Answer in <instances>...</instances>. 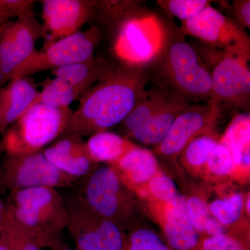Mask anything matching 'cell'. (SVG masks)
I'll use <instances>...</instances> for the list:
<instances>
[{"label": "cell", "mask_w": 250, "mask_h": 250, "mask_svg": "<svg viewBox=\"0 0 250 250\" xmlns=\"http://www.w3.org/2000/svg\"><path fill=\"white\" fill-rule=\"evenodd\" d=\"M134 192L111 166H99L83 177L76 195L90 210L125 229L131 228L137 210Z\"/></svg>", "instance_id": "obj_5"}, {"label": "cell", "mask_w": 250, "mask_h": 250, "mask_svg": "<svg viewBox=\"0 0 250 250\" xmlns=\"http://www.w3.org/2000/svg\"><path fill=\"white\" fill-rule=\"evenodd\" d=\"M146 186V196L149 195L158 203H167L180 195L174 181L160 171L147 182Z\"/></svg>", "instance_id": "obj_30"}, {"label": "cell", "mask_w": 250, "mask_h": 250, "mask_svg": "<svg viewBox=\"0 0 250 250\" xmlns=\"http://www.w3.org/2000/svg\"><path fill=\"white\" fill-rule=\"evenodd\" d=\"M149 81V66L121 63L80 98L64 134L90 136L121 125Z\"/></svg>", "instance_id": "obj_1"}, {"label": "cell", "mask_w": 250, "mask_h": 250, "mask_svg": "<svg viewBox=\"0 0 250 250\" xmlns=\"http://www.w3.org/2000/svg\"><path fill=\"white\" fill-rule=\"evenodd\" d=\"M66 229L82 250H121L125 233L119 225L90 209L77 195L65 200Z\"/></svg>", "instance_id": "obj_9"}, {"label": "cell", "mask_w": 250, "mask_h": 250, "mask_svg": "<svg viewBox=\"0 0 250 250\" xmlns=\"http://www.w3.org/2000/svg\"><path fill=\"white\" fill-rule=\"evenodd\" d=\"M85 143L95 163H108L109 165L116 164L136 147L127 138L108 130L91 135Z\"/></svg>", "instance_id": "obj_22"}, {"label": "cell", "mask_w": 250, "mask_h": 250, "mask_svg": "<svg viewBox=\"0 0 250 250\" xmlns=\"http://www.w3.org/2000/svg\"><path fill=\"white\" fill-rule=\"evenodd\" d=\"M97 25L61 39L41 50H36L16 69L11 80L29 77L39 72L55 70L88 60L101 39Z\"/></svg>", "instance_id": "obj_7"}, {"label": "cell", "mask_w": 250, "mask_h": 250, "mask_svg": "<svg viewBox=\"0 0 250 250\" xmlns=\"http://www.w3.org/2000/svg\"><path fill=\"white\" fill-rule=\"evenodd\" d=\"M0 235L9 243L12 250H42L29 234L6 211Z\"/></svg>", "instance_id": "obj_29"}, {"label": "cell", "mask_w": 250, "mask_h": 250, "mask_svg": "<svg viewBox=\"0 0 250 250\" xmlns=\"http://www.w3.org/2000/svg\"><path fill=\"white\" fill-rule=\"evenodd\" d=\"M164 236L169 246L175 250H195L199 241L200 233L192 225L159 221Z\"/></svg>", "instance_id": "obj_25"}, {"label": "cell", "mask_w": 250, "mask_h": 250, "mask_svg": "<svg viewBox=\"0 0 250 250\" xmlns=\"http://www.w3.org/2000/svg\"><path fill=\"white\" fill-rule=\"evenodd\" d=\"M220 139V137L215 132V129L194 138L179 156L182 162L191 170H200L205 167L207 161Z\"/></svg>", "instance_id": "obj_23"}, {"label": "cell", "mask_w": 250, "mask_h": 250, "mask_svg": "<svg viewBox=\"0 0 250 250\" xmlns=\"http://www.w3.org/2000/svg\"><path fill=\"white\" fill-rule=\"evenodd\" d=\"M180 29L184 35L196 38L223 52H250L246 29L211 5L190 21L182 22Z\"/></svg>", "instance_id": "obj_11"}, {"label": "cell", "mask_w": 250, "mask_h": 250, "mask_svg": "<svg viewBox=\"0 0 250 250\" xmlns=\"http://www.w3.org/2000/svg\"><path fill=\"white\" fill-rule=\"evenodd\" d=\"M208 204L199 196H190L187 199L188 214L192 226L199 233H204L206 220L210 216Z\"/></svg>", "instance_id": "obj_32"}, {"label": "cell", "mask_w": 250, "mask_h": 250, "mask_svg": "<svg viewBox=\"0 0 250 250\" xmlns=\"http://www.w3.org/2000/svg\"><path fill=\"white\" fill-rule=\"evenodd\" d=\"M6 211L39 244L41 249L65 247L62 234L66 229L65 200L50 187L11 192Z\"/></svg>", "instance_id": "obj_3"}, {"label": "cell", "mask_w": 250, "mask_h": 250, "mask_svg": "<svg viewBox=\"0 0 250 250\" xmlns=\"http://www.w3.org/2000/svg\"><path fill=\"white\" fill-rule=\"evenodd\" d=\"M51 250H82L80 249H78V248H76V249H71V248H65V247H63V248H57V249Z\"/></svg>", "instance_id": "obj_41"}, {"label": "cell", "mask_w": 250, "mask_h": 250, "mask_svg": "<svg viewBox=\"0 0 250 250\" xmlns=\"http://www.w3.org/2000/svg\"><path fill=\"white\" fill-rule=\"evenodd\" d=\"M250 194H248V197H246V201H244V208L246 210L247 214L248 213V215H250Z\"/></svg>", "instance_id": "obj_39"}, {"label": "cell", "mask_w": 250, "mask_h": 250, "mask_svg": "<svg viewBox=\"0 0 250 250\" xmlns=\"http://www.w3.org/2000/svg\"><path fill=\"white\" fill-rule=\"evenodd\" d=\"M42 151L6 155L0 164V187L12 192L36 187H70L77 184L80 179L59 170Z\"/></svg>", "instance_id": "obj_8"}, {"label": "cell", "mask_w": 250, "mask_h": 250, "mask_svg": "<svg viewBox=\"0 0 250 250\" xmlns=\"http://www.w3.org/2000/svg\"><path fill=\"white\" fill-rule=\"evenodd\" d=\"M77 90L60 77L47 79L42 83L35 104L41 103L56 108H69L73 102L80 100Z\"/></svg>", "instance_id": "obj_24"}, {"label": "cell", "mask_w": 250, "mask_h": 250, "mask_svg": "<svg viewBox=\"0 0 250 250\" xmlns=\"http://www.w3.org/2000/svg\"><path fill=\"white\" fill-rule=\"evenodd\" d=\"M211 71L209 102L219 110H249L250 101V52H223Z\"/></svg>", "instance_id": "obj_10"}, {"label": "cell", "mask_w": 250, "mask_h": 250, "mask_svg": "<svg viewBox=\"0 0 250 250\" xmlns=\"http://www.w3.org/2000/svg\"><path fill=\"white\" fill-rule=\"evenodd\" d=\"M156 2L166 14L184 22L195 18L211 5L212 1L208 0H159Z\"/></svg>", "instance_id": "obj_27"}, {"label": "cell", "mask_w": 250, "mask_h": 250, "mask_svg": "<svg viewBox=\"0 0 250 250\" xmlns=\"http://www.w3.org/2000/svg\"><path fill=\"white\" fill-rule=\"evenodd\" d=\"M195 250H245L244 246L236 237L228 233L201 238Z\"/></svg>", "instance_id": "obj_33"}, {"label": "cell", "mask_w": 250, "mask_h": 250, "mask_svg": "<svg viewBox=\"0 0 250 250\" xmlns=\"http://www.w3.org/2000/svg\"><path fill=\"white\" fill-rule=\"evenodd\" d=\"M73 110L37 103L2 135L1 148L6 155L21 156L41 152L64 134Z\"/></svg>", "instance_id": "obj_4"}, {"label": "cell", "mask_w": 250, "mask_h": 250, "mask_svg": "<svg viewBox=\"0 0 250 250\" xmlns=\"http://www.w3.org/2000/svg\"><path fill=\"white\" fill-rule=\"evenodd\" d=\"M177 96L179 95L160 85H154L149 89L145 90L129 116L121 124L123 136L127 138Z\"/></svg>", "instance_id": "obj_19"}, {"label": "cell", "mask_w": 250, "mask_h": 250, "mask_svg": "<svg viewBox=\"0 0 250 250\" xmlns=\"http://www.w3.org/2000/svg\"><path fill=\"white\" fill-rule=\"evenodd\" d=\"M39 93L29 77L10 81L0 88V134L35 104Z\"/></svg>", "instance_id": "obj_16"}, {"label": "cell", "mask_w": 250, "mask_h": 250, "mask_svg": "<svg viewBox=\"0 0 250 250\" xmlns=\"http://www.w3.org/2000/svg\"><path fill=\"white\" fill-rule=\"evenodd\" d=\"M34 0H0V21H11L12 18H19L34 8Z\"/></svg>", "instance_id": "obj_34"}, {"label": "cell", "mask_w": 250, "mask_h": 250, "mask_svg": "<svg viewBox=\"0 0 250 250\" xmlns=\"http://www.w3.org/2000/svg\"><path fill=\"white\" fill-rule=\"evenodd\" d=\"M121 250H172L164 244L160 237L146 228L134 229L125 234Z\"/></svg>", "instance_id": "obj_28"}, {"label": "cell", "mask_w": 250, "mask_h": 250, "mask_svg": "<svg viewBox=\"0 0 250 250\" xmlns=\"http://www.w3.org/2000/svg\"><path fill=\"white\" fill-rule=\"evenodd\" d=\"M192 104L194 103L179 95L142 126L133 131L127 139L138 141L146 146L154 147L159 146L165 139L179 115L190 107Z\"/></svg>", "instance_id": "obj_18"}, {"label": "cell", "mask_w": 250, "mask_h": 250, "mask_svg": "<svg viewBox=\"0 0 250 250\" xmlns=\"http://www.w3.org/2000/svg\"><path fill=\"white\" fill-rule=\"evenodd\" d=\"M0 250H12L9 243L0 235Z\"/></svg>", "instance_id": "obj_38"}, {"label": "cell", "mask_w": 250, "mask_h": 250, "mask_svg": "<svg viewBox=\"0 0 250 250\" xmlns=\"http://www.w3.org/2000/svg\"><path fill=\"white\" fill-rule=\"evenodd\" d=\"M42 152L59 170L77 179L86 177L99 166L90 156L83 138L78 135H62Z\"/></svg>", "instance_id": "obj_15"}, {"label": "cell", "mask_w": 250, "mask_h": 250, "mask_svg": "<svg viewBox=\"0 0 250 250\" xmlns=\"http://www.w3.org/2000/svg\"><path fill=\"white\" fill-rule=\"evenodd\" d=\"M220 114V110L209 101L192 104L175 120L154 152L166 159H177L194 138L215 129Z\"/></svg>", "instance_id": "obj_14"}, {"label": "cell", "mask_w": 250, "mask_h": 250, "mask_svg": "<svg viewBox=\"0 0 250 250\" xmlns=\"http://www.w3.org/2000/svg\"><path fill=\"white\" fill-rule=\"evenodd\" d=\"M110 166L116 170L126 185L136 192L141 185H146L159 172V161L155 154L138 146Z\"/></svg>", "instance_id": "obj_17"}, {"label": "cell", "mask_w": 250, "mask_h": 250, "mask_svg": "<svg viewBox=\"0 0 250 250\" xmlns=\"http://www.w3.org/2000/svg\"><path fill=\"white\" fill-rule=\"evenodd\" d=\"M9 22V21H7V22H6V21H0V33H1V31H2L3 29H4V27H5V26H6V24H7V23Z\"/></svg>", "instance_id": "obj_40"}, {"label": "cell", "mask_w": 250, "mask_h": 250, "mask_svg": "<svg viewBox=\"0 0 250 250\" xmlns=\"http://www.w3.org/2000/svg\"><path fill=\"white\" fill-rule=\"evenodd\" d=\"M42 27L31 9L9 21L0 33V88L9 83L16 69L36 51Z\"/></svg>", "instance_id": "obj_12"}, {"label": "cell", "mask_w": 250, "mask_h": 250, "mask_svg": "<svg viewBox=\"0 0 250 250\" xmlns=\"http://www.w3.org/2000/svg\"><path fill=\"white\" fill-rule=\"evenodd\" d=\"M227 226L223 225L211 215L206 220L204 227V233L208 236H216L227 233Z\"/></svg>", "instance_id": "obj_36"}, {"label": "cell", "mask_w": 250, "mask_h": 250, "mask_svg": "<svg viewBox=\"0 0 250 250\" xmlns=\"http://www.w3.org/2000/svg\"><path fill=\"white\" fill-rule=\"evenodd\" d=\"M41 2L42 49L80 31L98 11V1L92 0H42Z\"/></svg>", "instance_id": "obj_13"}, {"label": "cell", "mask_w": 250, "mask_h": 250, "mask_svg": "<svg viewBox=\"0 0 250 250\" xmlns=\"http://www.w3.org/2000/svg\"><path fill=\"white\" fill-rule=\"evenodd\" d=\"M205 167L217 177H226L233 174L234 164L232 154L225 143L219 141L207 161Z\"/></svg>", "instance_id": "obj_31"}, {"label": "cell", "mask_w": 250, "mask_h": 250, "mask_svg": "<svg viewBox=\"0 0 250 250\" xmlns=\"http://www.w3.org/2000/svg\"><path fill=\"white\" fill-rule=\"evenodd\" d=\"M5 215H6L5 204H3L1 199H0V229L2 228L3 224H4Z\"/></svg>", "instance_id": "obj_37"}, {"label": "cell", "mask_w": 250, "mask_h": 250, "mask_svg": "<svg viewBox=\"0 0 250 250\" xmlns=\"http://www.w3.org/2000/svg\"><path fill=\"white\" fill-rule=\"evenodd\" d=\"M117 28L113 49L121 63L149 66L165 47L167 27L156 14L135 10Z\"/></svg>", "instance_id": "obj_6"}, {"label": "cell", "mask_w": 250, "mask_h": 250, "mask_svg": "<svg viewBox=\"0 0 250 250\" xmlns=\"http://www.w3.org/2000/svg\"><path fill=\"white\" fill-rule=\"evenodd\" d=\"M244 197L240 192H233L223 198L215 199L210 202L208 210L210 215L220 223L229 226L236 223L243 215Z\"/></svg>", "instance_id": "obj_26"}, {"label": "cell", "mask_w": 250, "mask_h": 250, "mask_svg": "<svg viewBox=\"0 0 250 250\" xmlns=\"http://www.w3.org/2000/svg\"><path fill=\"white\" fill-rule=\"evenodd\" d=\"M113 66L104 56L88 59L52 70L54 77H60L70 83L81 97L111 71Z\"/></svg>", "instance_id": "obj_20"}, {"label": "cell", "mask_w": 250, "mask_h": 250, "mask_svg": "<svg viewBox=\"0 0 250 250\" xmlns=\"http://www.w3.org/2000/svg\"><path fill=\"white\" fill-rule=\"evenodd\" d=\"M231 14L232 19L243 28H250V0H234L231 5Z\"/></svg>", "instance_id": "obj_35"}, {"label": "cell", "mask_w": 250, "mask_h": 250, "mask_svg": "<svg viewBox=\"0 0 250 250\" xmlns=\"http://www.w3.org/2000/svg\"><path fill=\"white\" fill-rule=\"evenodd\" d=\"M220 141L225 143L232 154L234 170L249 172L250 165V116L240 113L233 118ZM241 170V171H242Z\"/></svg>", "instance_id": "obj_21"}, {"label": "cell", "mask_w": 250, "mask_h": 250, "mask_svg": "<svg viewBox=\"0 0 250 250\" xmlns=\"http://www.w3.org/2000/svg\"><path fill=\"white\" fill-rule=\"evenodd\" d=\"M167 27L165 47L149 65V81L192 103L211 97V72L197 49L187 42L181 29Z\"/></svg>", "instance_id": "obj_2"}]
</instances>
